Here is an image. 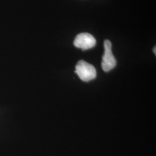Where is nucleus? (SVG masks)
I'll return each mask as SVG.
<instances>
[{"instance_id":"3","label":"nucleus","mask_w":156,"mask_h":156,"mask_svg":"<svg viewBox=\"0 0 156 156\" xmlns=\"http://www.w3.org/2000/svg\"><path fill=\"white\" fill-rule=\"evenodd\" d=\"M74 46L82 50H87L94 47L96 40L94 37L89 33H80L76 37L73 42Z\"/></svg>"},{"instance_id":"2","label":"nucleus","mask_w":156,"mask_h":156,"mask_svg":"<svg viewBox=\"0 0 156 156\" xmlns=\"http://www.w3.org/2000/svg\"><path fill=\"white\" fill-rule=\"evenodd\" d=\"M116 60L112 51V44L110 41H104V54L102 56L101 66L105 72H109L116 67Z\"/></svg>"},{"instance_id":"4","label":"nucleus","mask_w":156,"mask_h":156,"mask_svg":"<svg viewBox=\"0 0 156 156\" xmlns=\"http://www.w3.org/2000/svg\"><path fill=\"white\" fill-rule=\"evenodd\" d=\"M156 46H154V48H153V53L156 55Z\"/></svg>"},{"instance_id":"1","label":"nucleus","mask_w":156,"mask_h":156,"mask_svg":"<svg viewBox=\"0 0 156 156\" xmlns=\"http://www.w3.org/2000/svg\"><path fill=\"white\" fill-rule=\"evenodd\" d=\"M75 69V73L84 82H89L96 78L97 71L95 67L84 60L79 61Z\"/></svg>"}]
</instances>
